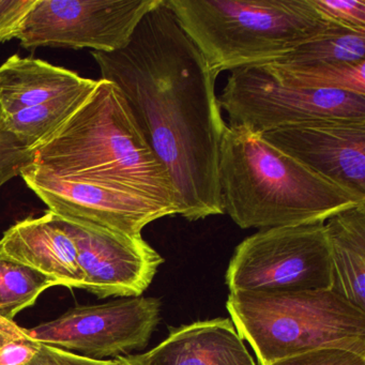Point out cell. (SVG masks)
<instances>
[{"label": "cell", "instance_id": "obj_20", "mask_svg": "<svg viewBox=\"0 0 365 365\" xmlns=\"http://www.w3.org/2000/svg\"><path fill=\"white\" fill-rule=\"evenodd\" d=\"M55 286L51 277L0 254V316L14 319Z\"/></svg>", "mask_w": 365, "mask_h": 365}, {"label": "cell", "instance_id": "obj_14", "mask_svg": "<svg viewBox=\"0 0 365 365\" xmlns=\"http://www.w3.org/2000/svg\"><path fill=\"white\" fill-rule=\"evenodd\" d=\"M136 356L142 365H256L228 318L170 329L161 344Z\"/></svg>", "mask_w": 365, "mask_h": 365}, {"label": "cell", "instance_id": "obj_16", "mask_svg": "<svg viewBox=\"0 0 365 365\" xmlns=\"http://www.w3.org/2000/svg\"><path fill=\"white\" fill-rule=\"evenodd\" d=\"M326 222L331 290L365 312V205L336 213Z\"/></svg>", "mask_w": 365, "mask_h": 365}, {"label": "cell", "instance_id": "obj_2", "mask_svg": "<svg viewBox=\"0 0 365 365\" xmlns=\"http://www.w3.org/2000/svg\"><path fill=\"white\" fill-rule=\"evenodd\" d=\"M33 168L135 192L178 215L170 175L145 140L120 89L99 80L86 101L31 153Z\"/></svg>", "mask_w": 365, "mask_h": 365}, {"label": "cell", "instance_id": "obj_7", "mask_svg": "<svg viewBox=\"0 0 365 365\" xmlns=\"http://www.w3.org/2000/svg\"><path fill=\"white\" fill-rule=\"evenodd\" d=\"M217 102L228 114V125L259 135L314 119H365V96L284 84L264 65L232 71Z\"/></svg>", "mask_w": 365, "mask_h": 365}, {"label": "cell", "instance_id": "obj_27", "mask_svg": "<svg viewBox=\"0 0 365 365\" xmlns=\"http://www.w3.org/2000/svg\"><path fill=\"white\" fill-rule=\"evenodd\" d=\"M27 365H59L51 351L50 346L42 344L39 352Z\"/></svg>", "mask_w": 365, "mask_h": 365}, {"label": "cell", "instance_id": "obj_6", "mask_svg": "<svg viewBox=\"0 0 365 365\" xmlns=\"http://www.w3.org/2000/svg\"><path fill=\"white\" fill-rule=\"evenodd\" d=\"M230 292L331 289L324 223L260 230L235 250L225 274Z\"/></svg>", "mask_w": 365, "mask_h": 365}, {"label": "cell", "instance_id": "obj_21", "mask_svg": "<svg viewBox=\"0 0 365 365\" xmlns=\"http://www.w3.org/2000/svg\"><path fill=\"white\" fill-rule=\"evenodd\" d=\"M42 344L14 319L0 316V365H27Z\"/></svg>", "mask_w": 365, "mask_h": 365}, {"label": "cell", "instance_id": "obj_10", "mask_svg": "<svg viewBox=\"0 0 365 365\" xmlns=\"http://www.w3.org/2000/svg\"><path fill=\"white\" fill-rule=\"evenodd\" d=\"M20 176L48 211L68 221L136 237L153 221L175 215L172 209L135 192L59 178L29 164Z\"/></svg>", "mask_w": 365, "mask_h": 365}, {"label": "cell", "instance_id": "obj_26", "mask_svg": "<svg viewBox=\"0 0 365 365\" xmlns=\"http://www.w3.org/2000/svg\"><path fill=\"white\" fill-rule=\"evenodd\" d=\"M50 348L59 365H115L113 360H95L52 346H50Z\"/></svg>", "mask_w": 365, "mask_h": 365}, {"label": "cell", "instance_id": "obj_1", "mask_svg": "<svg viewBox=\"0 0 365 365\" xmlns=\"http://www.w3.org/2000/svg\"><path fill=\"white\" fill-rule=\"evenodd\" d=\"M102 80L114 83L150 148L172 179L178 215L187 221L223 215L220 149L226 125L217 76L161 0L129 44L91 52Z\"/></svg>", "mask_w": 365, "mask_h": 365}, {"label": "cell", "instance_id": "obj_13", "mask_svg": "<svg viewBox=\"0 0 365 365\" xmlns=\"http://www.w3.org/2000/svg\"><path fill=\"white\" fill-rule=\"evenodd\" d=\"M0 254L51 277L57 285L82 289L84 275L65 220L48 211L16 222L0 238Z\"/></svg>", "mask_w": 365, "mask_h": 365}, {"label": "cell", "instance_id": "obj_9", "mask_svg": "<svg viewBox=\"0 0 365 365\" xmlns=\"http://www.w3.org/2000/svg\"><path fill=\"white\" fill-rule=\"evenodd\" d=\"M160 313L159 299L145 297L76 305L29 333L43 345L104 360L146 347L159 324Z\"/></svg>", "mask_w": 365, "mask_h": 365}, {"label": "cell", "instance_id": "obj_22", "mask_svg": "<svg viewBox=\"0 0 365 365\" xmlns=\"http://www.w3.org/2000/svg\"><path fill=\"white\" fill-rule=\"evenodd\" d=\"M312 3L329 23L365 33V0H312Z\"/></svg>", "mask_w": 365, "mask_h": 365}, {"label": "cell", "instance_id": "obj_12", "mask_svg": "<svg viewBox=\"0 0 365 365\" xmlns=\"http://www.w3.org/2000/svg\"><path fill=\"white\" fill-rule=\"evenodd\" d=\"M260 135L320 176L365 197V119H314Z\"/></svg>", "mask_w": 365, "mask_h": 365}, {"label": "cell", "instance_id": "obj_24", "mask_svg": "<svg viewBox=\"0 0 365 365\" xmlns=\"http://www.w3.org/2000/svg\"><path fill=\"white\" fill-rule=\"evenodd\" d=\"M38 0H0V44L19 39Z\"/></svg>", "mask_w": 365, "mask_h": 365}, {"label": "cell", "instance_id": "obj_25", "mask_svg": "<svg viewBox=\"0 0 365 365\" xmlns=\"http://www.w3.org/2000/svg\"><path fill=\"white\" fill-rule=\"evenodd\" d=\"M271 365H365V356L348 350L328 348L290 356Z\"/></svg>", "mask_w": 365, "mask_h": 365}, {"label": "cell", "instance_id": "obj_19", "mask_svg": "<svg viewBox=\"0 0 365 365\" xmlns=\"http://www.w3.org/2000/svg\"><path fill=\"white\" fill-rule=\"evenodd\" d=\"M361 61H365V33L330 23L319 35L275 63L301 66L319 63H358Z\"/></svg>", "mask_w": 365, "mask_h": 365}, {"label": "cell", "instance_id": "obj_28", "mask_svg": "<svg viewBox=\"0 0 365 365\" xmlns=\"http://www.w3.org/2000/svg\"><path fill=\"white\" fill-rule=\"evenodd\" d=\"M115 365H142V363L135 356H120L113 359Z\"/></svg>", "mask_w": 365, "mask_h": 365}, {"label": "cell", "instance_id": "obj_11", "mask_svg": "<svg viewBox=\"0 0 365 365\" xmlns=\"http://www.w3.org/2000/svg\"><path fill=\"white\" fill-rule=\"evenodd\" d=\"M65 222L84 275L82 289L98 298L142 296L163 264V257L142 236Z\"/></svg>", "mask_w": 365, "mask_h": 365}, {"label": "cell", "instance_id": "obj_15", "mask_svg": "<svg viewBox=\"0 0 365 365\" xmlns=\"http://www.w3.org/2000/svg\"><path fill=\"white\" fill-rule=\"evenodd\" d=\"M98 82L41 59L14 55L0 66V117L93 91Z\"/></svg>", "mask_w": 365, "mask_h": 365}, {"label": "cell", "instance_id": "obj_8", "mask_svg": "<svg viewBox=\"0 0 365 365\" xmlns=\"http://www.w3.org/2000/svg\"><path fill=\"white\" fill-rule=\"evenodd\" d=\"M161 0H38L19 40L23 48L113 53Z\"/></svg>", "mask_w": 365, "mask_h": 365}, {"label": "cell", "instance_id": "obj_5", "mask_svg": "<svg viewBox=\"0 0 365 365\" xmlns=\"http://www.w3.org/2000/svg\"><path fill=\"white\" fill-rule=\"evenodd\" d=\"M226 309L260 365L328 348L365 356V312L333 290L230 292Z\"/></svg>", "mask_w": 365, "mask_h": 365}, {"label": "cell", "instance_id": "obj_17", "mask_svg": "<svg viewBox=\"0 0 365 365\" xmlns=\"http://www.w3.org/2000/svg\"><path fill=\"white\" fill-rule=\"evenodd\" d=\"M93 91L72 93L48 103L5 115L0 117V125L31 153L73 115Z\"/></svg>", "mask_w": 365, "mask_h": 365}, {"label": "cell", "instance_id": "obj_3", "mask_svg": "<svg viewBox=\"0 0 365 365\" xmlns=\"http://www.w3.org/2000/svg\"><path fill=\"white\" fill-rule=\"evenodd\" d=\"M224 212L243 230L326 223L365 205V197L328 180L240 125H227L220 149Z\"/></svg>", "mask_w": 365, "mask_h": 365}, {"label": "cell", "instance_id": "obj_18", "mask_svg": "<svg viewBox=\"0 0 365 365\" xmlns=\"http://www.w3.org/2000/svg\"><path fill=\"white\" fill-rule=\"evenodd\" d=\"M269 71L284 84L317 91H336L365 96V61L288 66L267 63Z\"/></svg>", "mask_w": 365, "mask_h": 365}, {"label": "cell", "instance_id": "obj_4", "mask_svg": "<svg viewBox=\"0 0 365 365\" xmlns=\"http://www.w3.org/2000/svg\"><path fill=\"white\" fill-rule=\"evenodd\" d=\"M165 1L217 78L275 63L330 24L312 0Z\"/></svg>", "mask_w": 365, "mask_h": 365}, {"label": "cell", "instance_id": "obj_23", "mask_svg": "<svg viewBox=\"0 0 365 365\" xmlns=\"http://www.w3.org/2000/svg\"><path fill=\"white\" fill-rule=\"evenodd\" d=\"M31 153L0 125V189L31 163Z\"/></svg>", "mask_w": 365, "mask_h": 365}]
</instances>
